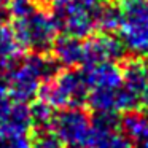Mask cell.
I'll return each instance as SVG.
<instances>
[{
  "instance_id": "cell-22",
  "label": "cell",
  "mask_w": 148,
  "mask_h": 148,
  "mask_svg": "<svg viewBox=\"0 0 148 148\" xmlns=\"http://www.w3.org/2000/svg\"><path fill=\"white\" fill-rule=\"evenodd\" d=\"M7 16H8V11L5 10L3 7H2V3H0V27L5 26V21H7Z\"/></svg>"
},
{
  "instance_id": "cell-10",
  "label": "cell",
  "mask_w": 148,
  "mask_h": 148,
  "mask_svg": "<svg viewBox=\"0 0 148 148\" xmlns=\"http://www.w3.org/2000/svg\"><path fill=\"white\" fill-rule=\"evenodd\" d=\"M51 51H53V59L59 64V67L75 69L77 65L83 64L84 42H81L80 38L62 34L61 37H58L54 40Z\"/></svg>"
},
{
  "instance_id": "cell-2",
  "label": "cell",
  "mask_w": 148,
  "mask_h": 148,
  "mask_svg": "<svg viewBox=\"0 0 148 148\" xmlns=\"http://www.w3.org/2000/svg\"><path fill=\"white\" fill-rule=\"evenodd\" d=\"M88 92L89 88L83 72L64 69L42 84L38 99L49 103L53 108H73L86 103Z\"/></svg>"
},
{
  "instance_id": "cell-13",
  "label": "cell",
  "mask_w": 148,
  "mask_h": 148,
  "mask_svg": "<svg viewBox=\"0 0 148 148\" xmlns=\"http://www.w3.org/2000/svg\"><path fill=\"white\" fill-rule=\"evenodd\" d=\"M96 30L103 34H113L119 30L121 26V8L119 3H115L112 0H107L102 5L96 8Z\"/></svg>"
},
{
  "instance_id": "cell-16",
  "label": "cell",
  "mask_w": 148,
  "mask_h": 148,
  "mask_svg": "<svg viewBox=\"0 0 148 148\" xmlns=\"http://www.w3.org/2000/svg\"><path fill=\"white\" fill-rule=\"evenodd\" d=\"M32 137H30V143L32 148H62L64 142L54 131L51 126H38V127H32Z\"/></svg>"
},
{
  "instance_id": "cell-11",
  "label": "cell",
  "mask_w": 148,
  "mask_h": 148,
  "mask_svg": "<svg viewBox=\"0 0 148 148\" xmlns=\"http://www.w3.org/2000/svg\"><path fill=\"white\" fill-rule=\"evenodd\" d=\"M121 132L134 148H148V115L138 110L126 112L121 118Z\"/></svg>"
},
{
  "instance_id": "cell-9",
  "label": "cell",
  "mask_w": 148,
  "mask_h": 148,
  "mask_svg": "<svg viewBox=\"0 0 148 148\" xmlns=\"http://www.w3.org/2000/svg\"><path fill=\"white\" fill-rule=\"evenodd\" d=\"M83 75L89 89H118L123 86L121 65L115 62H102L84 67Z\"/></svg>"
},
{
  "instance_id": "cell-17",
  "label": "cell",
  "mask_w": 148,
  "mask_h": 148,
  "mask_svg": "<svg viewBox=\"0 0 148 148\" xmlns=\"http://www.w3.org/2000/svg\"><path fill=\"white\" fill-rule=\"evenodd\" d=\"M91 148H134V145L129 142V138L121 131H116L92 137Z\"/></svg>"
},
{
  "instance_id": "cell-19",
  "label": "cell",
  "mask_w": 148,
  "mask_h": 148,
  "mask_svg": "<svg viewBox=\"0 0 148 148\" xmlns=\"http://www.w3.org/2000/svg\"><path fill=\"white\" fill-rule=\"evenodd\" d=\"M38 10V3L35 0H8L7 11L13 19H23L30 16Z\"/></svg>"
},
{
  "instance_id": "cell-4",
  "label": "cell",
  "mask_w": 148,
  "mask_h": 148,
  "mask_svg": "<svg viewBox=\"0 0 148 148\" xmlns=\"http://www.w3.org/2000/svg\"><path fill=\"white\" fill-rule=\"evenodd\" d=\"M11 30L23 49L42 54L51 49L59 32L54 16L40 8L27 18L14 19Z\"/></svg>"
},
{
  "instance_id": "cell-18",
  "label": "cell",
  "mask_w": 148,
  "mask_h": 148,
  "mask_svg": "<svg viewBox=\"0 0 148 148\" xmlns=\"http://www.w3.org/2000/svg\"><path fill=\"white\" fill-rule=\"evenodd\" d=\"M30 108V116H32V127H38V126H51L53 119H54V108L49 103L43 102V100H37L32 103Z\"/></svg>"
},
{
  "instance_id": "cell-6",
  "label": "cell",
  "mask_w": 148,
  "mask_h": 148,
  "mask_svg": "<svg viewBox=\"0 0 148 148\" xmlns=\"http://www.w3.org/2000/svg\"><path fill=\"white\" fill-rule=\"evenodd\" d=\"M96 8H83L77 5H54V16L58 29L65 35L75 38H89L96 32Z\"/></svg>"
},
{
  "instance_id": "cell-5",
  "label": "cell",
  "mask_w": 148,
  "mask_h": 148,
  "mask_svg": "<svg viewBox=\"0 0 148 148\" xmlns=\"http://www.w3.org/2000/svg\"><path fill=\"white\" fill-rule=\"evenodd\" d=\"M53 127L69 147H89L92 142L91 118L81 107L62 108L54 115Z\"/></svg>"
},
{
  "instance_id": "cell-24",
  "label": "cell",
  "mask_w": 148,
  "mask_h": 148,
  "mask_svg": "<svg viewBox=\"0 0 148 148\" xmlns=\"http://www.w3.org/2000/svg\"><path fill=\"white\" fill-rule=\"evenodd\" d=\"M38 5H49V3H53L54 0H35Z\"/></svg>"
},
{
  "instance_id": "cell-8",
  "label": "cell",
  "mask_w": 148,
  "mask_h": 148,
  "mask_svg": "<svg viewBox=\"0 0 148 148\" xmlns=\"http://www.w3.org/2000/svg\"><path fill=\"white\" fill-rule=\"evenodd\" d=\"M32 126L30 108L26 103L13 100L0 110V135H27Z\"/></svg>"
},
{
  "instance_id": "cell-20",
  "label": "cell",
  "mask_w": 148,
  "mask_h": 148,
  "mask_svg": "<svg viewBox=\"0 0 148 148\" xmlns=\"http://www.w3.org/2000/svg\"><path fill=\"white\" fill-rule=\"evenodd\" d=\"M107 0H54V5H77V7H83V8H97L99 5H102Z\"/></svg>"
},
{
  "instance_id": "cell-1",
  "label": "cell",
  "mask_w": 148,
  "mask_h": 148,
  "mask_svg": "<svg viewBox=\"0 0 148 148\" xmlns=\"http://www.w3.org/2000/svg\"><path fill=\"white\" fill-rule=\"evenodd\" d=\"M0 69L10 97L14 102L27 103L38 97L42 84L59 72V64L42 53H30Z\"/></svg>"
},
{
  "instance_id": "cell-26",
  "label": "cell",
  "mask_w": 148,
  "mask_h": 148,
  "mask_svg": "<svg viewBox=\"0 0 148 148\" xmlns=\"http://www.w3.org/2000/svg\"><path fill=\"white\" fill-rule=\"evenodd\" d=\"M3 2H8V0H0V3H3Z\"/></svg>"
},
{
  "instance_id": "cell-21",
  "label": "cell",
  "mask_w": 148,
  "mask_h": 148,
  "mask_svg": "<svg viewBox=\"0 0 148 148\" xmlns=\"http://www.w3.org/2000/svg\"><path fill=\"white\" fill-rule=\"evenodd\" d=\"M10 99L11 97H10V92H8L7 84H5V81L0 80V110L10 103Z\"/></svg>"
},
{
  "instance_id": "cell-25",
  "label": "cell",
  "mask_w": 148,
  "mask_h": 148,
  "mask_svg": "<svg viewBox=\"0 0 148 148\" xmlns=\"http://www.w3.org/2000/svg\"><path fill=\"white\" fill-rule=\"evenodd\" d=\"M67 148H89V147H67Z\"/></svg>"
},
{
  "instance_id": "cell-12",
  "label": "cell",
  "mask_w": 148,
  "mask_h": 148,
  "mask_svg": "<svg viewBox=\"0 0 148 148\" xmlns=\"http://www.w3.org/2000/svg\"><path fill=\"white\" fill-rule=\"evenodd\" d=\"M123 86L129 91L138 94L142 99V92L148 86V62L145 58L124 59L121 65Z\"/></svg>"
},
{
  "instance_id": "cell-3",
  "label": "cell",
  "mask_w": 148,
  "mask_h": 148,
  "mask_svg": "<svg viewBox=\"0 0 148 148\" xmlns=\"http://www.w3.org/2000/svg\"><path fill=\"white\" fill-rule=\"evenodd\" d=\"M121 26L119 38L127 53L148 58V0H119Z\"/></svg>"
},
{
  "instance_id": "cell-7",
  "label": "cell",
  "mask_w": 148,
  "mask_h": 148,
  "mask_svg": "<svg viewBox=\"0 0 148 148\" xmlns=\"http://www.w3.org/2000/svg\"><path fill=\"white\" fill-rule=\"evenodd\" d=\"M126 49L124 43L119 37L115 34H103L100 32L99 35H91L84 42V59L83 65L102 64V62H123L126 59Z\"/></svg>"
},
{
  "instance_id": "cell-15",
  "label": "cell",
  "mask_w": 148,
  "mask_h": 148,
  "mask_svg": "<svg viewBox=\"0 0 148 148\" xmlns=\"http://www.w3.org/2000/svg\"><path fill=\"white\" fill-rule=\"evenodd\" d=\"M92 137L121 131V116L116 112H94L91 118Z\"/></svg>"
},
{
  "instance_id": "cell-23",
  "label": "cell",
  "mask_w": 148,
  "mask_h": 148,
  "mask_svg": "<svg viewBox=\"0 0 148 148\" xmlns=\"http://www.w3.org/2000/svg\"><path fill=\"white\" fill-rule=\"evenodd\" d=\"M142 103L148 108V86L145 88V91L142 92Z\"/></svg>"
},
{
  "instance_id": "cell-14",
  "label": "cell",
  "mask_w": 148,
  "mask_h": 148,
  "mask_svg": "<svg viewBox=\"0 0 148 148\" xmlns=\"http://www.w3.org/2000/svg\"><path fill=\"white\" fill-rule=\"evenodd\" d=\"M23 46L16 40L11 27L2 26L0 27V65L16 61L21 58Z\"/></svg>"
}]
</instances>
